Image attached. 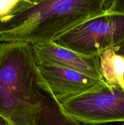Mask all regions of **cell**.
I'll return each mask as SVG.
<instances>
[{"label":"cell","instance_id":"1","mask_svg":"<svg viewBox=\"0 0 124 125\" xmlns=\"http://www.w3.org/2000/svg\"><path fill=\"white\" fill-rule=\"evenodd\" d=\"M42 80L30 44L0 43V115L12 125H81Z\"/></svg>","mask_w":124,"mask_h":125},{"label":"cell","instance_id":"2","mask_svg":"<svg viewBox=\"0 0 124 125\" xmlns=\"http://www.w3.org/2000/svg\"><path fill=\"white\" fill-rule=\"evenodd\" d=\"M111 0H44L0 20V42L30 44L54 41L83 22L103 14Z\"/></svg>","mask_w":124,"mask_h":125},{"label":"cell","instance_id":"3","mask_svg":"<svg viewBox=\"0 0 124 125\" xmlns=\"http://www.w3.org/2000/svg\"><path fill=\"white\" fill-rule=\"evenodd\" d=\"M53 42L85 56H98L124 42V13L106 11L63 33Z\"/></svg>","mask_w":124,"mask_h":125},{"label":"cell","instance_id":"4","mask_svg":"<svg viewBox=\"0 0 124 125\" xmlns=\"http://www.w3.org/2000/svg\"><path fill=\"white\" fill-rule=\"evenodd\" d=\"M67 114L80 123L124 122V89L102 85L62 103Z\"/></svg>","mask_w":124,"mask_h":125},{"label":"cell","instance_id":"5","mask_svg":"<svg viewBox=\"0 0 124 125\" xmlns=\"http://www.w3.org/2000/svg\"><path fill=\"white\" fill-rule=\"evenodd\" d=\"M38 72L53 97L61 104L106 84L69 68L36 62Z\"/></svg>","mask_w":124,"mask_h":125},{"label":"cell","instance_id":"6","mask_svg":"<svg viewBox=\"0 0 124 125\" xmlns=\"http://www.w3.org/2000/svg\"><path fill=\"white\" fill-rule=\"evenodd\" d=\"M31 45L36 62L57 65L105 83L100 71L98 56H85L53 41Z\"/></svg>","mask_w":124,"mask_h":125},{"label":"cell","instance_id":"7","mask_svg":"<svg viewBox=\"0 0 124 125\" xmlns=\"http://www.w3.org/2000/svg\"><path fill=\"white\" fill-rule=\"evenodd\" d=\"M100 71L104 81L109 86L124 89V57L118 54L114 48L98 56Z\"/></svg>","mask_w":124,"mask_h":125},{"label":"cell","instance_id":"8","mask_svg":"<svg viewBox=\"0 0 124 125\" xmlns=\"http://www.w3.org/2000/svg\"><path fill=\"white\" fill-rule=\"evenodd\" d=\"M20 0H0V20L12 12Z\"/></svg>","mask_w":124,"mask_h":125},{"label":"cell","instance_id":"9","mask_svg":"<svg viewBox=\"0 0 124 125\" xmlns=\"http://www.w3.org/2000/svg\"><path fill=\"white\" fill-rule=\"evenodd\" d=\"M106 12L124 13V0H111Z\"/></svg>","mask_w":124,"mask_h":125},{"label":"cell","instance_id":"10","mask_svg":"<svg viewBox=\"0 0 124 125\" xmlns=\"http://www.w3.org/2000/svg\"><path fill=\"white\" fill-rule=\"evenodd\" d=\"M43 1H44V0H20V1L18 2V3L17 4L16 7L14 8V9L12 10V12L17 10L19 9L22 8V7H24V6H27V5L37 4Z\"/></svg>","mask_w":124,"mask_h":125},{"label":"cell","instance_id":"11","mask_svg":"<svg viewBox=\"0 0 124 125\" xmlns=\"http://www.w3.org/2000/svg\"><path fill=\"white\" fill-rule=\"evenodd\" d=\"M114 51L118 54H120L124 57V42H123L120 45H118L116 47H114Z\"/></svg>","mask_w":124,"mask_h":125},{"label":"cell","instance_id":"12","mask_svg":"<svg viewBox=\"0 0 124 125\" xmlns=\"http://www.w3.org/2000/svg\"><path fill=\"white\" fill-rule=\"evenodd\" d=\"M0 125H12L5 118L0 115Z\"/></svg>","mask_w":124,"mask_h":125},{"label":"cell","instance_id":"13","mask_svg":"<svg viewBox=\"0 0 124 125\" xmlns=\"http://www.w3.org/2000/svg\"></svg>","mask_w":124,"mask_h":125}]
</instances>
